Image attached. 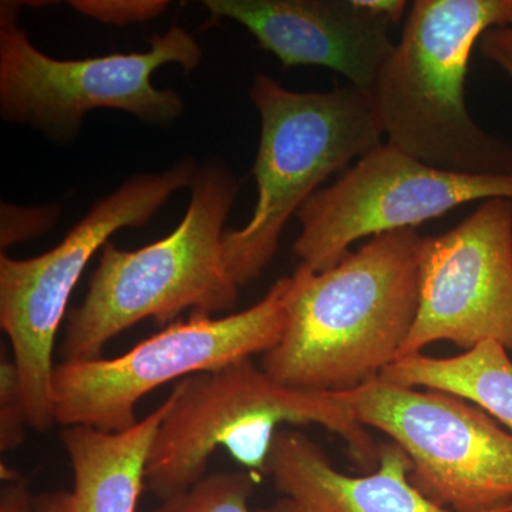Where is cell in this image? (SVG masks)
I'll use <instances>...</instances> for the list:
<instances>
[{
    "instance_id": "6da1fadb",
    "label": "cell",
    "mask_w": 512,
    "mask_h": 512,
    "mask_svg": "<svg viewBox=\"0 0 512 512\" xmlns=\"http://www.w3.org/2000/svg\"><path fill=\"white\" fill-rule=\"evenodd\" d=\"M421 235L370 238L328 271L301 264L286 293V326L261 367L276 382L319 393L352 392L399 357L419 308Z\"/></svg>"
},
{
    "instance_id": "7a4b0ae2",
    "label": "cell",
    "mask_w": 512,
    "mask_h": 512,
    "mask_svg": "<svg viewBox=\"0 0 512 512\" xmlns=\"http://www.w3.org/2000/svg\"><path fill=\"white\" fill-rule=\"evenodd\" d=\"M512 28V0H416L372 94L389 146L440 170L512 174V144L468 111L474 46L488 30Z\"/></svg>"
},
{
    "instance_id": "3957f363",
    "label": "cell",
    "mask_w": 512,
    "mask_h": 512,
    "mask_svg": "<svg viewBox=\"0 0 512 512\" xmlns=\"http://www.w3.org/2000/svg\"><path fill=\"white\" fill-rule=\"evenodd\" d=\"M170 396L146 468L147 488L160 501L207 476L218 448L252 474H265L284 424H318L345 441L360 470L379 466V443L335 394L276 382L252 357L178 380Z\"/></svg>"
},
{
    "instance_id": "277c9868",
    "label": "cell",
    "mask_w": 512,
    "mask_h": 512,
    "mask_svg": "<svg viewBox=\"0 0 512 512\" xmlns=\"http://www.w3.org/2000/svg\"><path fill=\"white\" fill-rule=\"evenodd\" d=\"M191 188L184 220L168 237L137 251L104 245L89 292L67 320L62 362L100 359L110 340L141 320L167 323L188 309L211 315L235 308L239 286L225 265L222 238L237 177L210 163Z\"/></svg>"
},
{
    "instance_id": "5b68a950",
    "label": "cell",
    "mask_w": 512,
    "mask_h": 512,
    "mask_svg": "<svg viewBox=\"0 0 512 512\" xmlns=\"http://www.w3.org/2000/svg\"><path fill=\"white\" fill-rule=\"evenodd\" d=\"M249 97L262 124L254 165L258 202L248 224L222 238L225 265L239 288L262 275L286 224L320 185L384 138L373 94L352 84L298 93L258 73Z\"/></svg>"
},
{
    "instance_id": "8992f818",
    "label": "cell",
    "mask_w": 512,
    "mask_h": 512,
    "mask_svg": "<svg viewBox=\"0 0 512 512\" xmlns=\"http://www.w3.org/2000/svg\"><path fill=\"white\" fill-rule=\"evenodd\" d=\"M291 276L245 311L211 318L194 312L114 359L60 362L53 370L56 423L120 433L138 423V400L165 383L268 352L286 326Z\"/></svg>"
},
{
    "instance_id": "52a82bcc",
    "label": "cell",
    "mask_w": 512,
    "mask_h": 512,
    "mask_svg": "<svg viewBox=\"0 0 512 512\" xmlns=\"http://www.w3.org/2000/svg\"><path fill=\"white\" fill-rule=\"evenodd\" d=\"M197 173L194 161L184 160L163 173L137 175L96 202L46 254L0 256V325L12 345L32 429L47 431L56 423L53 349L84 268L114 232L147 224L175 191L191 187Z\"/></svg>"
},
{
    "instance_id": "ba28073f",
    "label": "cell",
    "mask_w": 512,
    "mask_h": 512,
    "mask_svg": "<svg viewBox=\"0 0 512 512\" xmlns=\"http://www.w3.org/2000/svg\"><path fill=\"white\" fill-rule=\"evenodd\" d=\"M0 18V113L9 123L69 141L96 109L127 111L160 126L183 113V99L173 90L157 89L151 77L168 63L185 72L198 67L201 47L187 30L174 26L154 35L147 52L57 60L33 46L12 3H3Z\"/></svg>"
},
{
    "instance_id": "9c48e42d",
    "label": "cell",
    "mask_w": 512,
    "mask_h": 512,
    "mask_svg": "<svg viewBox=\"0 0 512 512\" xmlns=\"http://www.w3.org/2000/svg\"><path fill=\"white\" fill-rule=\"evenodd\" d=\"M412 461L410 483L450 512H512V433L454 394L375 379L332 393Z\"/></svg>"
},
{
    "instance_id": "30bf717a",
    "label": "cell",
    "mask_w": 512,
    "mask_h": 512,
    "mask_svg": "<svg viewBox=\"0 0 512 512\" xmlns=\"http://www.w3.org/2000/svg\"><path fill=\"white\" fill-rule=\"evenodd\" d=\"M490 198L512 200V174L440 170L384 141L302 205L293 251L313 271H328L359 239L416 229L460 205Z\"/></svg>"
},
{
    "instance_id": "8fae6325",
    "label": "cell",
    "mask_w": 512,
    "mask_h": 512,
    "mask_svg": "<svg viewBox=\"0 0 512 512\" xmlns=\"http://www.w3.org/2000/svg\"><path fill=\"white\" fill-rule=\"evenodd\" d=\"M436 342L512 352V200H485L456 227L421 239L419 308L397 359Z\"/></svg>"
},
{
    "instance_id": "7c38bea8",
    "label": "cell",
    "mask_w": 512,
    "mask_h": 512,
    "mask_svg": "<svg viewBox=\"0 0 512 512\" xmlns=\"http://www.w3.org/2000/svg\"><path fill=\"white\" fill-rule=\"evenodd\" d=\"M214 18L235 20L285 67L320 66L372 93L394 45L392 23L359 0H205Z\"/></svg>"
},
{
    "instance_id": "4fadbf2b",
    "label": "cell",
    "mask_w": 512,
    "mask_h": 512,
    "mask_svg": "<svg viewBox=\"0 0 512 512\" xmlns=\"http://www.w3.org/2000/svg\"><path fill=\"white\" fill-rule=\"evenodd\" d=\"M379 448L376 470L353 477L336 470L311 437L279 430L265 474L282 497L269 512H450L413 487L412 461L402 448L392 441Z\"/></svg>"
},
{
    "instance_id": "5bb4252c",
    "label": "cell",
    "mask_w": 512,
    "mask_h": 512,
    "mask_svg": "<svg viewBox=\"0 0 512 512\" xmlns=\"http://www.w3.org/2000/svg\"><path fill=\"white\" fill-rule=\"evenodd\" d=\"M171 396L146 419L120 433L63 427L60 439L73 468V490L33 495V512H136L146 485L151 446Z\"/></svg>"
},
{
    "instance_id": "9a60e30c",
    "label": "cell",
    "mask_w": 512,
    "mask_h": 512,
    "mask_svg": "<svg viewBox=\"0 0 512 512\" xmlns=\"http://www.w3.org/2000/svg\"><path fill=\"white\" fill-rule=\"evenodd\" d=\"M508 353L495 342L451 357L416 353L394 360L379 379L454 394L512 430V360Z\"/></svg>"
},
{
    "instance_id": "2e32d148",
    "label": "cell",
    "mask_w": 512,
    "mask_h": 512,
    "mask_svg": "<svg viewBox=\"0 0 512 512\" xmlns=\"http://www.w3.org/2000/svg\"><path fill=\"white\" fill-rule=\"evenodd\" d=\"M254 491L252 473L207 474L183 493L161 501L150 512H269L268 508L252 510L249 501Z\"/></svg>"
},
{
    "instance_id": "e0dca14e",
    "label": "cell",
    "mask_w": 512,
    "mask_h": 512,
    "mask_svg": "<svg viewBox=\"0 0 512 512\" xmlns=\"http://www.w3.org/2000/svg\"><path fill=\"white\" fill-rule=\"evenodd\" d=\"M30 427L28 409L15 360H0V450L9 453L22 446L26 427Z\"/></svg>"
},
{
    "instance_id": "ac0fdd59",
    "label": "cell",
    "mask_w": 512,
    "mask_h": 512,
    "mask_svg": "<svg viewBox=\"0 0 512 512\" xmlns=\"http://www.w3.org/2000/svg\"><path fill=\"white\" fill-rule=\"evenodd\" d=\"M70 5L87 18L114 26L156 19L168 8L164 0H74Z\"/></svg>"
},
{
    "instance_id": "d6986e66",
    "label": "cell",
    "mask_w": 512,
    "mask_h": 512,
    "mask_svg": "<svg viewBox=\"0 0 512 512\" xmlns=\"http://www.w3.org/2000/svg\"><path fill=\"white\" fill-rule=\"evenodd\" d=\"M480 50L512 79V28L488 30L480 39Z\"/></svg>"
},
{
    "instance_id": "ffe728a7",
    "label": "cell",
    "mask_w": 512,
    "mask_h": 512,
    "mask_svg": "<svg viewBox=\"0 0 512 512\" xmlns=\"http://www.w3.org/2000/svg\"><path fill=\"white\" fill-rule=\"evenodd\" d=\"M3 484L0 494V512H33L32 500L28 484L20 480L18 474L2 476Z\"/></svg>"
},
{
    "instance_id": "44dd1931",
    "label": "cell",
    "mask_w": 512,
    "mask_h": 512,
    "mask_svg": "<svg viewBox=\"0 0 512 512\" xmlns=\"http://www.w3.org/2000/svg\"><path fill=\"white\" fill-rule=\"evenodd\" d=\"M359 2L363 8L386 18L392 25H397L409 8L404 0H359Z\"/></svg>"
}]
</instances>
